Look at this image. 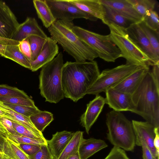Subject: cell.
Returning a JSON list of instances; mask_svg holds the SVG:
<instances>
[{"instance_id":"6da1fadb","label":"cell","mask_w":159,"mask_h":159,"mask_svg":"<svg viewBox=\"0 0 159 159\" xmlns=\"http://www.w3.org/2000/svg\"><path fill=\"white\" fill-rule=\"evenodd\" d=\"M100 74L95 61H67L61 71V85L64 97L77 102L86 94Z\"/></svg>"},{"instance_id":"7a4b0ae2","label":"cell","mask_w":159,"mask_h":159,"mask_svg":"<svg viewBox=\"0 0 159 159\" xmlns=\"http://www.w3.org/2000/svg\"><path fill=\"white\" fill-rule=\"evenodd\" d=\"M130 111L159 128V82L150 70L131 94Z\"/></svg>"},{"instance_id":"3957f363","label":"cell","mask_w":159,"mask_h":159,"mask_svg":"<svg viewBox=\"0 0 159 159\" xmlns=\"http://www.w3.org/2000/svg\"><path fill=\"white\" fill-rule=\"evenodd\" d=\"M73 22L57 20L48 30L51 38L77 62L93 60L96 53L73 31Z\"/></svg>"},{"instance_id":"277c9868","label":"cell","mask_w":159,"mask_h":159,"mask_svg":"<svg viewBox=\"0 0 159 159\" xmlns=\"http://www.w3.org/2000/svg\"><path fill=\"white\" fill-rule=\"evenodd\" d=\"M63 54L60 52L51 61L41 68L39 88L45 101L57 103L64 98L61 85V71L63 66Z\"/></svg>"},{"instance_id":"5b68a950","label":"cell","mask_w":159,"mask_h":159,"mask_svg":"<svg viewBox=\"0 0 159 159\" xmlns=\"http://www.w3.org/2000/svg\"><path fill=\"white\" fill-rule=\"evenodd\" d=\"M107 138L116 147L132 152L136 145V137L132 121L120 111L114 110L106 116Z\"/></svg>"},{"instance_id":"8992f818","label":"cell","mask_w":159,"mask_h":159,"mask_svg":"<svg viewBox=\"0 0 159 159\" xmlns=\"http://www.w3.org/2000/svg\"><path fill=\"white\" fill-rule=\"evenodd\" d=\"M73 32L93 50L98 57L108 62H114L122 57L121 53L111 40L110 35H101L74 25Z\"/></svg>"},{"instance_id":"52a82bcc","label":"cell","mask_w":159,"mask_h":159,"mask_svg":"<svg viewBox=\"0 0 159 159\" xmlns=\"http://www.w3.org/2000/svg\"><path fill=\"white\" fill-rule=\"evenodd\" d=\"M107 25L110 30L111 40L120 50L126 64L149 66V58L134 44L128 35L125 29L113 23Z\"/></svg>"},{"instance_id":"ba28073f","label":"cell","mask_w":159,"mask_h":159,"mask_svg":"<svg viewBox=\"0 0 159 159\" xmlns=\"http://www.w3.org/2000/svg\"><path fill=\"white\" fill-rule=\"evenodd\" d=\"M144 67L126 63L103 70L87 91L86 94L98 95L121 81L137 70Z\"/></svg>"},{"instance_id":"9c48e42d","label":"cell","mask_w":159,"mask_h":159,"mask_svg":"<svg viewBox=\"0 0 159 159\" xmlns=\"http://www.w3.org/2000/svg\"><path fill=\"white\" fill-rule=\"evenodd\" d=\"M57 20L73 22L76 19L83 18L95 21L90 15L71 2L69 0H46Z\"/></svg>"},{"instance_id":"30bf717a","label":"cell","mask_w":159,"mask_h":159,"mask_svg":"<svg viewBox=\"0 0 159 159\" xmlns=\"http://www.w3.org/2000/svg\"><path fill=\"white\" fill-rule=\"evenodd\" d=\"M125 30L133 42L149 58L151 66L159 65V56L138 24H132Z\"/></svg>"},{"instance_id":"8fae6325","label":"cell","mask_w":159,"mask_h":159,"mask_svg":"<svg viewBox=\"0 0 159 159\" xmlns=\"http://www.w3.org/2000/svg\"><path fill=\"white\" fill-rule=\"evenodd\" d=\"M20 24L6 3L0 0V37L12 39Z\"/></svg>"},{"instance_id":"7c38bea8","label":"cell","mask_w":159,"mask_h":159,"mask_svg":"<svg viewBox=\"0 0 159 159\" xmlns=\"http://www.w3.org/2000/svg\"><path fill=\"white\" fill-rule=\"evenodd\" d=\"M135 137L136 145L140 141H144L148 148L153 157L159 159L153 145L155 135V127L148 122L133 120L132 121Z\"/></svg>"},{"instance_id":"4fadbf2b","label":"cell","mask_w":159,"mask_h":159,"mask_svg":"<svg viewBox=\"0 0 159 159\" xmlns=\"http://www.w3.org/2000/svg\"><path fill=\"white\" fill-rule=\"evenodd\" d=\"M105 104V99L99 94L87 105L85 112L80 117V123L89 134L92 126L97 120Z\"/></svg>"},{"instance_id":"5bb4252c","label":"cell","mask_w":159,"mask_h":159,"mask_svg":"<svg viewBox=\"0 0 159 159\" xmlns=\"http://www.w3.org/2000/svg\"><path fill=\"white\" fill-rule=\"evenodd\" d=\"M105 93V104L110 108L116 111H130L131 95L112 88L107 89Z\"/></svg>"},{"instance_id":"9a60e30c","label":"cell","mask_w":159,"mask_h":159,"mask_svg":"<svg viewBox=\"0 0 159 159\" xmlns=\"http://www.w3.org/2000/svg\"><path fill=\"white\" fill-rule=\"evenodd\" d=\"M59 47L57 43L51 37H48L43 48L37 58L30 62V70H37L52 61L58 54Z\"/></svg>"},{"instance_id":"2e32d148","label":"cell","mask_w":159,"mask_h":159,"mask_svg":"<svg viewBox=\"0 0 159 159\" xmlns=\"http://www.w3.org/2000/svg\"><path fill=\"white\" fill-rule=\"evenodd\" d=\"M33 35H38L45 39L48 37L35 19L28 17L24 22L20 24L12 39L20 42Z\"/></svg>"},{"instance_id":"e0dca14e","label":"cell","mask_w":159,"mask_h":159,"mask_svg":"<svg viewBox=\"0 0 159 159\" xmlns=\"http://www.w3.org/2000/svg\"><path fill=\"white\" fill-rule=\"evenodd\" d=\"M104 5L110 7L135 23L143 20V17L134 9L128 0H100Z\"/></svg>"},{"instance_id":"ac0fdd59","label":"cell","mask_w":159,"mask_h":159,"mask_svg":"<svg viewBox=\"0 0 159 159\" xmlns=\"http://www.w3.org/2000/svg\"><path fill=\"white\" fill-rule=\"evenodd\" d=\"M149 70V66L142 67L131 74L111 88L131 95Z\"/></svg>"},{"instance_id":"d6986e66","label":"cell","mask_w":159,"mask_h":159,"mask_svg":"<svg viewBox=\"0 0 159 159\" xmlns=\"http://www.w3.org/2000/svg\"><path fill=\"white\" fill-rule=\"evenodd\" d=\"M74 133L66 130L57 132L52 135L51 139L47 140L53 159H58L71 139Z\"/></svg>"},{"instance_id":"ffe728a7","label":"cell","mask_w":159,"mask_h":159,"mask_svg":"<svg viewBox=\"0 0 159 159\" xmlns=\"http://www.w3.org/2000/svg\"><path fill=\"white\" fill-rule=\"evenodd\" d=\"M83 11L91 16L95 21L103 20L104 10L100 0H69Z\"/></svg>"},{"instance_id":"44dd1931","label":"cell","mask_w":159,"mask_h":159,"mask_svg":"<svg viewBox=\"0 0 159 159\" xmlns=\"http://www.w3.org/2000/svg\"><path fill=\"white\" fill-rule=\"evenodd\" d=\"M107 146L105 141L101 139L83 138L81 142L78 150L80 159H87Z\"/></svg>"},{"instance_id":"7402d4cb","label":"cell","mask_w":159,"mask_h":159,"mask_svg":"<svg viewBox=\"0 0 159 159\" xmlns=\"http://www.w3.org/2000/svg\"><path fill=\"white\" fill-rule=\"evenodd\" d=\"M0 110L4 113L5 117L24 126L37 134L43 135L42 133L39 131L35 127L29 117L24 116L13 111L0 101Z\"/></svg>"},{"instance_id":"603a6c76","label":"cell","mask_w":159,"mask_h":159,"mask_svg":"<svg viewBox=\"0 0 159 159\" xmlns=\"http://www.w3.org/2000/svg\"><path fill=\"white\" fill-rule=\"evenodd\" d=\"M104 15L103 20V23L107 25L113 23L125 29L135 23L131 20L122 16L113 8L103 5Z\"/></svg>"},{"instance_id":"cb8c5ba5","label":"cell","mask_w":159,"mask_h":159,"mask_svg":"<svg viewBox=\"0 0 159 159\" xmlns=\"http://www.w3.org/2000/svg\"><path fill=\"white\" fill-rule=\"evenodd\" d=\"M33 2L38 18L44 26L48 29L57 20L54 17L46 0H34Z\"/></svg>"},{"instance_id":"d4e9b609","label":"cell","mask_w":159,"mask_h":159,"mask_svg":"<svg viewBox=\"0 0 159 159\" xmlns=\"http://www.w3.org/2000/svg\"><path fill=\"white\" fill-rule=\"evenodd\" d=\"M2 156L11 159H31L22 149L19 144L8 138L5 139Z\"/></svg>"},{"instance_id":"484cf974","label":"cell","mask_w":159,"mask_h":159,"mask_svg":"<svg viewBox=\"0 0 159 159\" xmlns=\"http://www.w3.org/2000/svg\"><path fill=\"white\" fill-rule=\"evenodd\" d=\"M18 45H5V58L12 60L22 66L30 70V61L21 52Z\"/></svg>"},{"instance_id":"4316f807","label":"cell","mask_w":159,"mask_h":159,"mask_svg":"<svg viewBox=\"0 0 159 159\" xmlns=\"http://www.w3.org/2000/svg\"><path fill=\"white\" fill-rule=\"evenodd\" d=\"M84 132L78 131L74 133L73 136L58 159H66L78 151L80 145L83 138Z\"/></svg>"},{"instance_id":"83f0119b","label":"cell","mask_w":159,"mask_h":159,"mask_svg":"<svg viewBox=\"0 0 159 159\" xmlns=\"http://www.w3.org/2000/svg\"><path fill=\"white\" fill-rule=\"evenodd\" d=\"M29 118L35 127L41 133L54 120L52 113L41 111L31 116Z\"/></svg>"},{"instance_id":"f1b7e54d","label":"cell","mask_w":159,"mask_h":159,"mask_svg":"<svg viewBox=\"0 0 159 159\" xmlns=\"http://www.w3.org/2000/svg\"><path fill=\"white\" fill-rule=\"evenodd\" d=\"M145 34L151 45L158 56H159V33L147 26L142 21L138 23Z\"/></svg>"},{"instance_id":"f546056e","label":"cell","mask_w":159,"mask_h":159,"mask_svg":"<svg viewBox=\"0 0 159 159\" xmlns=\"http://www.w3.org/2000/svg\"><path fill=\"white\" fill-rule=\"evenodd\" d=\"M143 17L149 11L154 10L156 1L154 0H128Z\"/></svg>"},{"instance_id":"4dcf8cb0","label":"cell","mask_w":159,"mask_h":159,"mask_svg":"<svg viewBox=\"0 0 159 159\" xmlns=\"http://www.w3.org/2000/svg\"><path fill=\"white\" fill-rule=\"evenodd\" d=\"M28 38L31 50L32 61L37 58L41 52L47 39L34 35L30 36Z\"/></svg>"},{"instance_id":"1f68e13d","label":"cell","mask_w":159,"mask_h":159,"mask_svg":"<svg viewBox=\"0 0 159 159\" xmlns=\"http://www.w3.org/2000/svg\"><path fill=\"white\" fill-rule=\"evenodd\" d=\"M0 101L5 103L15 105L36 106L34 101L30 98H24L16 96L0 97Z\"/></svg>"},{"instance_id":"d6a6232c","label":"cell","mask_w":159,"mask_h":159,"mask_svg":"<svg viewBox=\"0 0 159 159\" xmlns=\"http://www.w3.org/2000/svg\"><path fill=\"white\" fill-rule=\"evenodd\" d=\"M16 96L24 98L29 97L23 90L7 84H0V97Z\"/></svg>"},{"instance_id":"836d02e7","label":"cell","mask_w":159,"mask_h":159,"mask_svg":"<svg viewBox=\"0 0 159 159\" xmlns=\"http://www.w3.org/2000/svg\"><path fill=\"white\" fill-rule=\"evenodd\" d=\"M8 138L16 143L32 144L38 145L48 144L47 141L33 139L20 134H14L9 133Z\"/></svg>"},{"instance_id":"e575fe53","label":"cell","mask_w":159,"mask_h":159,"mask_svg":"<svg viewBox=\"0 0 159 159\" xmlns=\"http://www.w3.org/2000/svg\"><path fill=\"white\" fill-rule=\"evenodd\" d=\"M142 21L150 28L159 32V16L155 11L152 10L148 11L143 17Z\"/></svg>"},{"instance_id":"d590c367","label":"cell","mask_w":159,"mask_h":159,"mask_svg":"<svg viewBox=\"0 0 159 159\" xmlns=\"http://www.w3.org/2000/svg\"><path fill=\"white\" fill-rule=\"evenodd\" d=\"M4 103L13 111L24 116L29 118L31 116L41 111L36 106H20Z\"/></svg>"},{"instance_id":"8d00e7d4","label":"cell","mask_w":159,"mask_h":159,"mask_svg":"<svg viewBox=\"0 0 159 159\" xmlns=\"http://www.w3.org/2000/svg\"><path fill=\"white\" fill-rule=\"evenodd\" d=\"M12 121L14 128L20 134L33 139L47 141L43 135L37 134L24 126L15 122Z\"/></svg>"},{"instance_id":"74e56055","label":"cell","mask_w":159,"mask_h":159,"mask_svg":"<svg viewBox=\"0 0 159 159\" xmlns=\"http://www.w3.org/2000/svg\"><path fill=\"white\" fill-rule=\"evenodd\" d=\"M30 156L31 159H53L48 144L41 145L40 149L36 153Z\"/></svg>"},{"instance_id":"f35d334b","label":"cell","mask_w":159,"mask_h":159,"mask_svg":"<svg viewBox=\"0 0 159 159\" xmlns=\"http://www.w3.org/2000/svg\"><path fill=\"white\" fill-rule=\"evenodd\" d=\"M104 159H130L125 151L114 146L107 156Z\"/></svg>"},{"instance_id":"ab89813d","label":"cell","mask_w":159,"mask_h":159,"mask_svg":"<svg viewBox=\"0 0 159 159\" xmlns=\"http://www.w3.org/2000/svg\"><path fill=\"white\" fill-rule=\"evenodd\" d=\"M18 45L21 52L30 62L31 61V52L28 38L20 41Z\"/></svg>"},{"instance_id":"60d3db41","label":"cell","mask_w":159,"mask_h":159,"mask_svg":"<svg viewBox=\"0 0 159 159\" xmlns=\"http://www.w3.org/2000/svg\"><path fill=\"white\" fill-rule=\"evenodd\" d=\"M20 144L22 149L29 156L36 153L40 149L41 145L27 144Z\"/></svg>"},{"instance_id":"b9f144b4","label":"cell","mask_w":159,"mask_h":159,"mask_svg":"<svg viewBox=\"0 0 159 159\" xmlns=\"http://www.w3.org/2000/svg\"><path fill=\"white\" fill-rule=\"evenodd\" d=\"M1 123L7 129L9 133L14 134H19L14 128L12 121L5 117H1L0 118Z\"/></svg>"},{"instance_id":"7bdbcfd3","label":"cell","mask_w":159,"mask_h":159,"mask_svg":"<svg viewBox=\"0 0 159 159\" xmlns=\"http://www.w3.org/2000/svg\"><path fill=\"white\" fill-rule=\"evenodd\" d=\"M137 145L141 146L143 151V159H152L153 156L150 151L143 141H140Z\"/></svg>"},{"instance_id":"ee69618b","label":"cell","mask_w":159,"mask_h":159,"mask_svg":"<svg viewBox=\"0 0 159 159\" xmlns=\"http://www.w3.org/2000/svg\"><path fill=\"white\" fill-rule=\"evenodd\" d=\"M159 128L155 129V135L153 140V145L158 155H159Z\"/></svg>"},{"instance_id":"f6af8a7d","label":"cell","mask_w":159,"mask_h":159,"mask_svg":"<svg viewBox=\"0 0 159 159\" xmlns=\"http://www.w3.org/2000/svg\"><path fill=\"white\" fill-rule=\"evenodd\" d=\"M20 42L0 37V43L4 45H18Z\"/></svg>"},{"instance_id":"bcb514c9","label":"cell","mask_w":159,"mask_h":159,"mask_svg":"<svg viewBox=\"0 0 159 159\" xmlns=\"http://www.w3.org/2000/svg\"><path fill=\"white\" fill-rule=\"evenodd\" d=\"M0 134L5 139L7 138L9 133L1 123H0Z\"/></svg>"},{"instance_id":"7dc6e473","label":"cell","mask_w":159,"mask_h":159,"mask_svg":"<svg viewBox=\"0 0 159 159\" xmlns=\"http://www.w3.org/2000/svg\"><path fill=\"white\" fill-rule=\"evenodd\" d=\"M5 139L0 134V153L3 154Z\"/></svg>"},{"instance_id":"c3c4849f","label":"cell","mask_w":159,"mask_h":159,"mask_svg":"<svg viewBox=\"0 0 159 159\" xmlns=\"http://www.w3.org/2000/svg\"><path fill=\"white\" fill-rule=\"evenodd\" d=\"M5 45L0 43V56L5 58Z\"/></svg>"},{"instance_id":"681fc988","label":"cell","mask_w":159,"mask_h":159,"mask_svg":"<svg viewBox=\"0 0 159 159\" xmlns=\"http://www.w3.org/2000/svg\"><path fill=\"white\" fill-rule=\"evenodd\" d=\"M66 159H80L78 151L74 154L70 156Z\"/></svg>"},{"instance_id":"f907efd6","label":"cell","mask_w":159,"mask_h":159,"mask_svg":"<svg viewBox=\"0 0 159 159\" xmlns=\"http://www.w3.org/2000/svg\"><path fill=\"white\" fill-rule=\"evenodd\" d=\"M2 154L0 153V159H2Z\"/></svg>"},{"instance_id":"816d5d0a","label":"cell","mask_w":159,"mask_h":159,"mask_svg":"<svg viewBox=\"0 0 159 159\" xmlns=\"http://www.w3.org/2000/svg\"><path fill=\"white\" fill-rule=\"evenodd\" d=\"M2 158L3 159H10V158H8L7 157H4V156H2Z\"/></svg>"},{"instance_id":"f5cc1de1","label":"cell","mask_w":159,"mask_h":159,"mask_svg":"<svg viewBox=\"0 0 159 159\" xmlns=\"http://www.w3.org/2000/svg\"><path fill=\"white\" fill-rule=\"evenodd\" d=\"M152 159H158L153 157Z\"/></svg>"},{"instance_id":"db71d44e","label":"cell","mask_w":159,"mask_h":159,"mask_svg":"<svg viewBox=\"0 0 159 159\" xmlns=\"http://www.w3.org/2000/svg\"><path fill=\"white\" fill-rule=\"evenodd\" d=\"M2 159H3V158H2Z\"/></svg>"}]
</instances>
